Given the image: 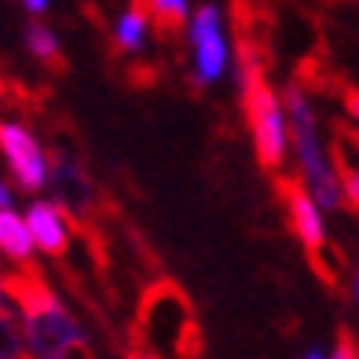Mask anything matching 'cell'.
Listing matches in <instances>:
<instances>
[{"label": "cell", "mask_w": 359, "mask_h": 359, "mask_svg": "<svg viewBox=\"0 0 359 359\" xmlns=\"http://www.w3.org/2000/svg\"><path fill=\"white\" fill-rule=\"evenodd\" d=\"M140 330L147 334V348L198 355V326H194L191 304L184 290L172 283H158L147 290L140 308Z\"/></svg>", "instance_id": "1"}, {"label": "cell", "mask_w": 359, "mask_h": 359, "mask_svg": "<svg viewBox=\"0 0 359 359\" xmlns=\"http://www.w3.org/2000/svg\"><path fill=\"white\" fill-rule=\"evenodd\" d=\"M283 103H286V118H290V133H293V147H297L301 172H304L308 184H312V202L323 205V209H337L341 205V187H337V176H334L330 161H326L323 147H319L312 103H308V95L297 81L286 85Z\"/></svg>", "instance_id": "2"}, {"label": "cell", "mask_w": 359, "mask_h": 359, "mask_svg": "<svg viewBox=\"0 0 359 359\" xmlns=\"http://www.w3.org/2000/svg\"><path fill=\"white\" fill-rule=\"evenodd\" d=\"M238 88H242V107H246V121L253 133L260 169L279 172L283 158H286V128H283V110L275 103L271 85H268V70L238 74Z\"/></svg>", "instance_id": "3"}, {"label": "cell", "mask_w": 359, "mask_h": 359, "mask_svg": "<svg viewBox=\"0 0 359 359\" xmlns=\"http://www.w3.org/2000/svg\"><path fill=\"white\" fill-rule=\"evenodd\" d=\"M279 194H283V205H286V217H290V227L293 235L304 242L308 250V260H312L316 275L334 286L337 283V264H326L323 260V250H326V231H323V217H319V205L312 202V194L304 191L301 180H290V176H279Z\"/></svg>", "instance_id": "4"}, {"label": "cell", "mask_w": 359, "mask_h": 359, "mask_svg": "<svg viewBox=\"0 0 359 359\" xmlns=\"http://www.w3.org/2000/svg\"><path fill=\"white\" fill-rule=\"evenodd\" d=\"M191 44H194V81H217L227 67V44H224V29H220V11L213 4L198 8L191 22Z\"/></svg>", "instance_id": "5"}, {"label": "cell", "mask_w": 359, "mask_h": 359, "mask_svg": "<svg viewBox=\"0 0 359 359\" xmlns=\"http://www.w3.org/2000/svg\"><path fill=\"white\" fill-rule=\"evenodd\" d=\"M0 151H4L8 169L15 172V180H19V187L26 194L44 187V154H41L37 140L22 125L0 121Z\"/></svg>", "instance_id": "6"}, {"label": "cell", "mask_w": 359, "mask_h": 359, "mask_svg": "<svg viewBox=\"0 0 359 359\" xmlns=\"http://www.w3.org/2000/svg\"><path fill=\"white\" fill-rule=\"evenodd\" d=\"M26 231H29V238H34V246H41L48 257H62V253H67V224H62V213L52 202L29 205Z\"/></svg>", "instance_id": "7"}, {"label": "cell", "mask_w": 359, "mask_h": 359, "mask_svg": "<svg viewBox=\"0 0 359 359\" xmlns=\"http://www.w3.org/2000/svg\"><path fill=\"white\" fill-rule=\"evenodd\" d=\"M0 253L15 264H29L34 260V238L26 231V220L11 213V205L0 209Z\"/></svg>", "instance_id": "8"}, {"label": "cell", "mask_w": 359, "mask_h": 359, "mask_svg": "<svg viewBox=\"0 0 359 359\" xmlns=\"http://www.w3.org/2000/svg\"><path fill=\"white\" fill-rule=\"evenodd\" d=\"M143 15L154 22V29L161 37H172L184 29L187 22V0H140Z\"/></svg>", "instance_id": "9"}, {"label": "cell", "mask_w": 359, "mask_h": 359, "mask_svg": "<svg viewBox=\"0 0 359 359\" xmlns=\"http://www.w3.org/2000/svg\"><path fill=\"white\" fill-rule=\"evenodd\" d=\"M143 34H147V15H143L140 0H133V8H128L121 19H118L114 44H118L121 52H140V48H143Z\"/></svg>", "instance_id": "10"}, {"label": "cell", "mask_w": 359, "mask_h": 359, "mask_svg": "<svg viewBox=\"0 0 359 359\" xmlns=\"http://www.w3.org/2000/svg\"><path fill=\"white\" fill-rule=\"evenodd\" d=\"M26 44H29V52H34L41 62H48V67H59V70H62L59 41L52 37V29H48V26H29V29H26Z\"/></svg>", "instance_id": "11"}, {"label": "cell", "mask_w": 359, "mask_h": 359, "mask_svg": "<svg viewBox=\"0 0 359 359\" xmlns=\"http://www.w3.org/2000/svg\"><path fill=\"white\" fill-rule=\"evenodd\" d=\"M334 355H341V359L355 355V337H348V330H341V334H337V348H334Z\"/></svg>", "instance_id": "12"}, {"label": "cell", "mask_w": 359, "mask_h": 359, "mask_svg": "<svg viewBox=\"0 0 359 359\" xmlns=\"http://www.w3.org/2000/svg\"><path fill=\"white\" fill-rule=\"evenodd\" d=\"M22 4H26L29 11H34V15H41V11L48 8V0H22Z\"/></svg>", "instance_id": "13"}, {"label": "cell", "mask_w": 359, "mask_h": 359, "mask_svg": "<svg viewBox=\"0 0 359 359\" xmlns=\"http://www.w3.org/2000/svg\"><path fill=\"white\" fill-rule=\"evenodd\" d=\"M4 205H11V191L0 184V209H4Z\"/></svg>", "instance_id": "14"}]
</instances>
